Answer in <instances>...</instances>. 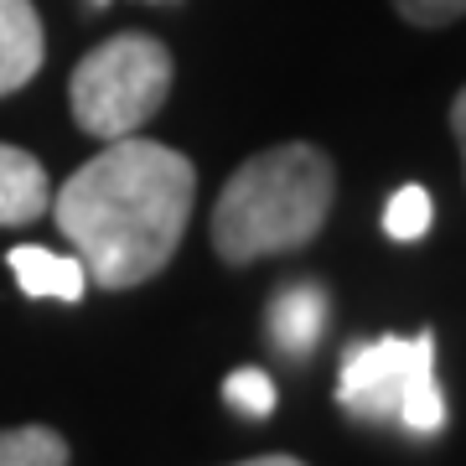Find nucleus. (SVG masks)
<instances>
[{"label": "nucleus", "instance_id": "1", "mask_svg": "<svg viewBox=\"0 0 466 466\" xmlns=\"http://www.w3.org/2000/svg\"><path fill=\"white\" fill-rule=\"evenodd\" d=\"M198 202V167L161 140H109L52 198V223L73 244L88 285L130 290L156 280L182 244Z\"/></svg>", "mask_w": 466, "mask_h": 466}, {"label": "nucleus", "instance_id": "2", "mask_svg": "<svg viewBox=\"0 0 466 466\" xmlns=\"http://www.w3.org/2000/svg\"><path fill=\"white\" fill-rule=\"evenodd\" d=\"M337 171L311 140H285L249 156L213 202V249L223 265L300 254L332 218Z\"/></svg>", "mask_w": 466, "mask_h": 466}, {"label": "nucleus", "instance_id": "3", "mask_svg": "<svg viewBox=\"0 0 466 466\" xmlns=\"http://www.w3.org/2000/svg\"><path fill=\"white\" fill-rule=\"evenodd\" d=\"M177 63L171 47L150 32H119L109 42H99L94 52H84V63L67 78V109L73 125L94 140H125L140 125L161 115V104L171 94Z\"/></svg>", "mask_w": 466, "mask_h": 466}, {"label": "nucleus", "instance_id": "4", "mask_svg": "<svg viewBox=\"0 0 466 466\" xmlns=\"http://www.w3.org/2000/svg\"><path fill=\"white\" fill-rule=\"evenodd\" d=\"M337 404L352 420H400L404 431L431 435L446 425V394L435 383V332L415 337H373L342 358Z\"/></svg>", "mask_w": 466, "mask_h": 466}, {"label": "nucleus", "instance_id": "5", "mask_svg": "<svg viewBox=\"0 0 466 466\" xmlns=\"http://www.w3.org/2000/svg\"><path fill=\"white\" fill-rule=\"evenodd\" d=\"M47 36L32 0H0V99L26 88L42 73Z\"/></svg>", "mask_w": 466, "mask_h": 466}, {"label": "nucleus", "instance_id": "6", "mask_svg": "<svg viewBox=\"0 0 466 466\" xmlns=\"http://www.w3.org/2000/svg\"><path fill=\"white\" fill-rule=\"evenodd\" d=\"M321 332H327V290L317 280L280 285V296L269 306V337H275V348L306 358L321 342Z\"/></svg>", "mask_w": 466, "mask_h": 466}, {"label": "nucleus", "instance_id": "7", "mask_svg": "<svg viewBox=\"0 0 466 466\" xmlns=\"http://www.w3.org/2000/svg\"><path fill=\"white\" fill-rule=\"evenodd\" d=\"M52 208V182L47 167L36 161L32 150L5 146L0 140V228H21Z\"/></svg>", "mask_w": 466, "mask_h": 466}, {"label": "nucleus", "instance_id": "8", "mask_svg": "<svg viewBox=\"0 0 466 466\" xmlns=\"http://www.w3.org/2000/svg\"><path fill=\"white\" fill-rule=\"evenodd\" d=\"M11 259V275L26 296L36 300H84V265H78V254H52V249H36V244H16V249L5 254Z\"/></svg>", "mask_w": 466, "mask_h": 466}, {"label": "nucleus", "instance_id": "9", "mask_svg": "<svg viewBox=\"0 0 466 466\" xmlns=\"http://www.w3.org/2000/svg\"><path fill=\"white\" fill-rule=\"evenodd\" d=\"M73 451L52 425H16L0 431V466H67Z\"/></svg>", "mask_w": 466, "mask_h": 466}, {"label": "nucleus", "instance_id": "10", "mask_svg": "<svg viewBox=\"0 0 466 466\" xmlns=\"http://www.w3.org/2000/svg\"><path fill=\"white\" fill-rule=\"evenodd\" d=\"M425 228H431V192L415 182L400 187L383 208V233L400 238V244H415V238H425Z\"/></svg>", "mask_w": 466, "mask_h": 466}, {"label": "nucleus", "instance_id": "11", "mask_svg": "<svg viewBox=\"0 0 466 466\" xmlns=\"http://www.w3.org/2000/svg\"><path fill=\"white\" fill-rule=\"evenodd\" d=\"M223 400L249 420H265L275 415V383H269L265 368H233L228 383H223Z\"/></svg>", "mask_w": 466, "mask_h": 466}, {"label": "nucleus", "instance_id": "12", "mask_svg": "<svg viewBox=\"0 0 466 466\" xmlns=\"http://www.w3.org/2000/svg\"><path fill=\"white\" fill-rule=\"evenodd\" d=\"M394 11H400L410 26L435 32V26H451V21L466 16V0H394Z\"/></svg>", "mask_w": 466, "mask_h": 466}, {"label": "nucleus", "instance_id": "13", "mask_svg": "<svg viewBox=\"0 0 466 466\" xmlns=\"http://www.w3.org/2000/svg\"><path fill=\"white\" fill-rule=\"evenodd\" d=\"M451 135H456V150H461V171H466V88L451 104Z\"/></svg>", "mask_w": 466, "mask_h": 466}, {"label": "nucleus", "instance_id": "14", "mask_svg": "<svg viewBox=\"0 0 466 466\" xmlns=\"http://www.w3.org/2000/svg\"><path fill=\"white\" fill-rule=\"evenodd\" d=\"M233 466H306L296 456H254V461H233Z\"/></svg>", "mask_w": 466, "mask_h": 466}, {"label": "nucleus", "instance_id": "15", "mask_svg": "<svg viewBox=\"0 0 466 466\" xmlns=\"http://www.w3.org/2000/svg\"><path fill=\"white\" fill-rule=\"evenodd\" d=\"M94 5H104V0H94Z\"/></svg>", "mask_w": 466, "mask_h": 466}]
</instances>
